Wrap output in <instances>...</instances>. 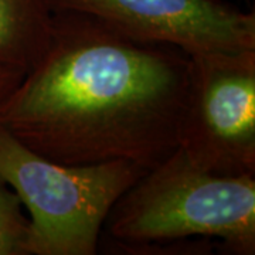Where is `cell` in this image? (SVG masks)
Listing matches in <instances>:
<instances>
[{"instance_id": "obj_1", "label": "cell", "mask_w": 255, "mask_h": 255, "mask_svg": "<svg viewBox=\"0 0 255 255\" xmlns=\"http://www.w3.org/2000/svg\"><path fill=\"white\" fill-rule=\"evenodd\" d=\"M190 55L54 10L44 54L0 112V125L65 164L129 160L150 170L179 147Z\"/></svg>"}, {"instance_id": "obj_2", "label": "cell", "mask_w": 255, "mask_h": 255, "mask_svg": "<svg viewBox=\"0 0 255 255\" xmlns=\"http://www.w3.org/2000/svg\"><path fill=\"white\" fill-rule=\"evenodd\" d=\"M108 233L124 247L217 238L238 255L255 253V176L201 169L177 147L111 210Z\"/></svg>"}, {"instance_id": "obj_3", "label": "cell", "mask_w": 255, "mask_h": 255, "mask_svg": "<svg viewBox=\"0 0 255 255\" xmlns=\"http://www.w3.org/2000/svg\"><path fill=\"white\" fill-rule=\"evenodd\" d=\"M146 172L129 160L54 162L0 125V177L28 211L30 255L97 254L111 210Z\"/></svg>"}, {"instance_id": "obj_4", "label": "cell", "mask_w": 255, "mask_h": 255, "mask_svg": "<svg viewBox=\"0 0 255 255\" xmlns=\"http://www.w3.org/2000/svg\"><path fill=\"white\" fill-rule=\"evenodd\" d=\"M179 149L211 173L255 176V50L190 55Z\"/></svg>"}, {"instance_id": "obj_5", "label": "cell", "mask_w": 255, "mask_h": 255, "mask_svg": "<svg viewBox=\"0 0 255 255\" xmlns=\"http://www.w3.org/2000/svg\"><path fill=\"white\" fill-rule=\"evenodd\" d=\"M50 9L78 11L142 41L186 54L255 50V14L223 0H46Z\"/></svg>"}, {"instance_id": "obj_6", "label": "cell", "mask_w": 255, "mask_h": 255, "mask_svg": "<svg viewBox=\"0 0 255 255\" xmlns=\"http://www.w3.org/2000/svg\"><path fill=\"white\" fill-rule=\"evenodd\" d=\"M51 16L46 0H0V67L31 70L48 46Z\"/></svg>"}, {"instance_id": "obj_7", "label": "cell", "mask_w": 255, "mask_h": 255, "mask_svg": "<svg viewBox=\"0 0 255 255\" xmlns=\"http://www.w3.org/2000/svg\"><path fill=\"white\" fill-rule=\"evenodd\" d=\"M30 220L16 191L0 177V255H30Z\"/></svg>"}, {"instance_id": "obj_8", "label": "cell", "mask_w": 255, "mask_h": 255, "mask_svg": "<svg viewBox=\"0 0 255 255\" xmlns=\"http://www.w3.org/2000/svg\"><path fill=\"white\" fill-rule=\"evenodd\" d=\"M23 77H24V73L18 70L0 67V112L11 97V94L16 91Z\"/></svg>"}]
</instances>
